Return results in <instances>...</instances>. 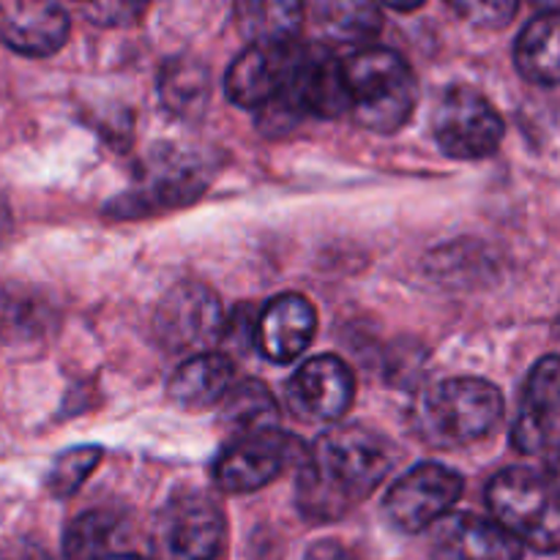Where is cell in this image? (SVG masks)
I'll return each instance as SVG.
<instances>
[{
    "label": "cell",
    "mask_w": 560,
    "mask_h": 560,
    "mask_svg": "<svg viewBox=\"0 0 560 560\" xmlns=\"http://www.w3.org/2000/svg\"><path fill=\"white\" fill-rule=\"evenodd\" d=\"M102 560H151V558H142V556H135V552H109V556H104Z\"/></svg>",
    "instance_id": "cell-32"
},
{
    "label": "cell",
    "mask_w": 560,
    "mask_h": 560,
    "mask_svg": "<svg viewBox=\"0 0 560 560\" xmlns=\"http://www.w3.org/2000/svg\"><path fill=\"white\" fill-rule=\"evenodd\" d=\"M153 331L173 353H206L224 334L222 304L206 284L180 282L159 301Z\"/></svg>",
    "instance_id": "cell-8"
},
{
    "label": "cell",
    "mask_w": 560,
    "mask_h": 560,
    "mask_svg": "<svg viewBox=\"0 0 560 560\" xmlns=\"http://www.w3.org/2000/svg\"><path fill=\"white\" fill-rule=\"evenodd\" d=\"M224 541V514L213 498L186 492L164 503L151 536V560H213Z\"/></svg>",
    "instance_id": "cell-6"
},
{
    "label": "cell",
    "mask_w": 560,
    "mask_h": 560,
    "mask_svg": "<svg viewBox=\"0 0 560 560\" xmlns=\"http://www.w3.org/2000/svg\"><path fill=\"white\" fill-rule=\"evenodd\" d=\"M545 468H547V479L550 485L560 490V438L547 448V459H545Z\"/></svg>",
    "instance_id": "cell-29"
},
{
    "label": "cell",
    "mask_w": 560,
    "mask_h": 560,
    "mask_svg": "<svg viewBox=\"0 0 560 560\" xmlns=\"http://www.w3.org/2000/svg\"><path fill=\"white\" fill-rule=\"evenodd\" d=\"M295 52L299 42L249 44L224 74V93L230 102L257 113L268 107L288 85Z\"/></svg>",
    "instance_id": "cell-11"
},
{
    "label": "cell",
    "mask_w": 560,
    "mask_h": 560,
    "mask_svg": "<svg viewBox=\"0 0 560 560\" xmlns=\"http://www.w3.org/2000/svg\"><path fill=\"white\" fill-rule=\"evenodd\" d=\"M222 421L233 435L271 430L279 427V402L262 381H241L230 386L222 402Z\"/></svg>",
    "instance_id": "cell-20"
},
{
    "label": "cell",
    "mask_w": 560,
    "mask_h": 560,
    "mask_svg": "<svg viewBox=\"0 0 560 560\" xmlns=\"http://www.w3.org/2000/svg\"><path fill=\"white\" fill-rule=\"evenodd\" d=\"M69 14L55 0H0V42L27 58H49L69 42Z\"/></svg>",
    "instance_id": "cell-13"
},
{
    "label": "cell",
    "mask_w": 560,
    "mask_h": 560,
    "mask_svg": "<svg viewBox=\"0 0 560 560\" xmlns=\"http://www.w3.org/2000/svg\"><path fill=\"white\" fill-rule=\"evenodd\" d=\"M355 397L353 370L339 355H315L288 383V402L306 421L331 424L350 410Z\"/></svg>",
    "instance_id": "cell-10"
},
{
    "label": "cell",
    "mask_w": 560,
    "mask_h": 560,
    "mask_svg": "<svg viewBox=\"0 0 560 560\" xmlns=\"http://www.w3.org/2000/svg\"><path fill=\"white\" fill-rule=\"evenodd\" d=\"M541 14H560V0H530Z\"/></svg>",
    "instance_id": "cell-31"
},
{
    "label": "cell",
    "mask_w": 560,
    "mask_h": 560,
    "mask_svg": "<svg viewBox=\"0 0 560 560\" xmlns=\"http://www.w3.org/2000/svg\"><path fill=\"white\" fill-rule=\"evenodd\" d=\"M432 135L446 156L476 162L501 148L506 124L485 93L468 85H454L438 104Z\"/></svg>",
    "instance_id": "cell-5"
},
{
    "label": "cell",
    "mask_w": 560,
    "mask_h": 560,
    "mask_svg": "<svg viewBox=\"0 0 560 560\" xmlns=\"http://www.w3.org/2000/svg\"><path fill=\"white\" fill-rule=\"evenodd\" d=\"M9 213H5V208H3V202H0V235H3V230H5V222H9Z\"/></svg>",
    "instance_id": "cell-33"
},
{
    "label": "cell",
    "mask_w": 560,
    "mask_h": 560,
    "mask_svg": "<svg viewBox=\"0 0 560 560\" xmlns=\"http://www.w3.org/2000/svg\"><path fill=\"white\" fill-rule=\"evenodd\" d=\"M153 0H91V14L93 22L98 25H131L140 20Z\"/></svg>",
    "instance_id": "cell-26"
},
{
    "label": "cell",
    "mask_w": 560,
    "mask_h": 560,
    "mask_svg": "<svg viewBox=\"0 0 560 560\" xmlns=\"http://www.w3.org/2000/svg\"><path fill=\"white\" fill-rule=\"evenodd\" d=\"M432 560H523V545L495 520L446 514L432 525Z\"/></svg>",
    "instance_id": "cell-12"
},
{
    "label": "cell",
    "mask_w": 560,
    "mask_h": 560,
    "mask_svg": "<svg viewBox=\"0 0 560 560\" xmlns=\"http://www.w3.org/2000/svg\"><path fill=\"white\" fill-rule=\"evenodd\" d=\"M465 22L485 31H501L517 14L520 0H446Z\"/></svg>",
    "instance_id": "cell-25"
},
{
    "label": "cell",
    "mask_w": 560,
    "mask_h": 560,
    "mask_svg": "<svg viewBox=\"0 0 560 560\" xmlns=\"http://www.w3.org/2000/svg\"><path fill=\"white\" fill-rule=\"evenodd\" d=\"M317 334V312L301 293H282L255 320V348L273 364H293Z\"/></svg>",
    "instance_id": "cell-14"
},
{
    "label": "cell",
    "mask_w": 560,
    "mask_h": 560,
    "mask_svg": "<svg viewBox=\"0 0 560 560\" xmlns=\"http://www.w3.org/2000/svg\"><path fill=\"white\" fill-rule=\"evenodd\" d=\"M235 27L249 44L299 42L304 25L301 0H233Z\"/></svg>",
    "instance_id": "cell-18"
},
{
    "label": "cell",
    "mask_w": 560,
    "mask_h": 560,
    "mask_svg": "<svg viewBox=\"0 0 560 560\" xmlns=\"http://www.w3.org/2000/svg\"><path fill=\"white\" fill-rule=\"evenodd\" d=\"M301 446L290 432L279 427L271 430L235 435L233 443L219 454L213 465V485L228 495H246L271 485L293 459H299Z\"/></svg>",
    "instance_id": "cell-9"
},
{
    "label": "cell",
    "mask_w": 560,
    "mask_h": 560,
    "mask_svg": "<svg viewBox=\"0 0 560 560\" xmlns=\"http://www.w3.org/2000/svg\"><path fill=\"white\" fill-rule=\"evenodd\" d=\"M118 520L113 514L85 512L69 525L63 539V558L66 560H102L113 552V539Z\"/></svg>",
    "instance_id": "cell-21"
},
{
    "label": "cell",
    "mask_w": 560,
    "mask_h": 560,
    "mask_svg": "<svg viewBox=\"0 0 560 560\" xmlns=\"http://www.w3.org/2000/svg\"><path fill=\"white\" fill-rule=\"evenodd\" d=\"M0 560H55L44 550L42 545H33V541H14V545L5 547L0 552Z\"/></svg>",
    "instance_id": "cell-27"
},
{
    "label": "cell",
    "mask_w": 560,
    "mask_h": 560,
    "mask_svg": "<svg viewBox=\"0 0 560 560\" xmlns=\"http://www.w3.org/2000/svg\"><path fill=\"white\" fill-rule=\"evenodd\" d=\"M394 468V446L361 424L334 427L315 441L299 474L295 503L310 523H337L372 495Z\"/></svg>",
    "instance_id": "cell-1"
},
{
    "label": "cell",
    "mask_w": 560,
    "mask_h": 560,
    "mask_svg": "<svg viewBox=\"0 0 560 560\" xmlns=\"http://www.w3.org/2000/svg\"><path fill=\"white\" fill-rule=\"evenodd\" d=\"M465 481L441 463H421L394 481L383 501V514L402 534H421L452 514L463 498Z\"/></svg>",
    "instance_id": "cell-7"
},
{
    "label": "cell",
    "mask_w": 560,
    "mask_h": 560,
    "mask_svg": "<svg viewBox=\"0 0 560 560\" xmlns=\"http://www.w3.org/2000/svg\"><path fill=\"white\" fill-rule=\"evenodd\" d=\"M514 66L534 85H560V14H539L514 44Z\"/></svg>",
    "instance_id": "cell-19"
},
{
    "label": "cell",
    "mask_w": 560,
    "mask_h": 560,
    "mask_svg": "<svg viewBox=\"0 0 560 560\" xmlns=\"http://www.w3.org/2000/svg\"><path fill=\"white\" fill-rule=\"evenodd\" d=\"M162 96L173 109H191V104L206 96V74L200 66L175 60L164 69Z\"/></svg>",
    "instance_id": "cell-23"
},
{
    "label": "cell",
    "mask_w": 560,
    "mask_h": 560,
    "mask_svg": "<svg viewBox=\"0 0 560 560\" xmlns=\"http://www.w3.org/2000/svg\"><path fill=\"white\" fill-rule=\"evenodd\" d=\"M233 383V359L219 353V350H206V353H195L175 370V375L167 383V397L178 408L206 410L222 402Z\"/></svg>",
    "instance_id": "cell-17"
},
{
    "label": "cell",
    "mask_w": 560,
    "mask_h": 560,
    "mask_svg": "<svg viewBox=\"0 0 560 560\" xmlns=\"http://www.w3.org/2000/svg\"><path fill=\"white\" fill-rule=\"evenodd\" d=\"M348 113L375 135H397L419 104V85L408 60L386 47H364L342 58Z\"/></svg>",
    "instance_id": "cell-2"
},
{
    "label": "cell",
    "mask_w": 560,
    "mask_h": 560,
    "mask_svg": "<svg viewBox=\"0 0 560 560\" xmlns=\"http://www.w3.org/2000/svg\"><path fill=\"white\" fill-rule=\"evenodd\" d=\"M383 3L394 11H416L419 5H424L427 0H383Z\"/></svg>",
    "instance_id": "cell-30"
},
{
    "label": "cell",
    "mask_w": 560,
    "mask_h": 560,
    "mask_svg": "<svg viewBox=\"0 0 560 560\" xmlns=\"http://www.w3.org/2000/svg\"><path fill=\"white\" fill-rule=\"evenodd\" d=\"M104 452L98 446H74L69 452L58 454L55 463L49 465L47 476H44V487L52 498H71L82 485L88 481V476L98 468Z\"/></svg>",
    "instance_id": "cell-22"
},
{
    "label": "cell",
    "mask_w": 560,
    "mask_h": 560,
    "mask_svg": "<svg viewBox=\"0 0 560 560\" xmlns=\"http://www.w3.org/2000/svg\"><path fill=\"white\" fill-rule=\"evenodd\" d=\"M560 410V355H545L525 381L523 405L512 427V446L536 454L550 441V430Z\"/></svg>",
    "instance_id": "cell-16"
},
{
    "label": "cell",
    "mask_w": 560,
    "mask_h": 560,
    "mask_svg": "<svg viewBox=\"0 0 560 560\" xmlns=\"http://www.w3.org/2000/svg\"><path fill=\"white\" fill-rule=\"evenodd\" d=\"M202 189H206V180L200 178L195 167L164 162L148 170L137 189L126 191L118 200L109 202L107 213H113V219H137L148 217V213L173 211V208L195 202L202 195Z\"/></svg>",
    "instance_id": "cell-15"
},
{
    "label": "cell",
    "mask_w": 560,
    "mask_h": 560,
    "mask_svg": "<svg viewBox=\"0 0 560 560\" xmlns=\"http://www.w3.org/2000/svg\"><path fill=\"white\" fill-rule=\"evenodd\" d=\"M304 560H355L353 552L348 550L339 541H315V545L306 550Z\"/></svg>",
    "instance_id": "cell-28"
},
{
    "label": "cell",
    "mask_w": 560,
    "mask_h": 560,
    "mask_svg": "<svg viewBox=\"0 0 560 560\" xmlns=\"http://www.w3.org/2000/svg\"><path fill=\"white\" fill-rule=\"evenodd\" d=\"M487 506L503 530L536 552L560 550V490L528 468H506L487 487Z\"/></svg>",
    "instance_id": "cell-4"
},
{
    "label": "cell",
    "mask_w": 560,
    "mask_h": 560,
    "mask_svg": "<svg viewBox=\"0 0 560 560\" xmlns=\"http://www.w3.org/2000/svg\"><path fill=\"white\" fill-rule=\"evenodd\" d=\"M331 25L345 38H370L381 27V14L372 0H339L331 9Z\"/></svg>",
    "instance_id": "cell-24"
},
{
    "label": "cell",
    "mask_w": 560,
    "mask_h": 560,
    "mask_svg": "<svg viewBox=\"0 0 560 560\" xmlns=\"http://www.w3.org/2000/svg\"><path fill=\"white\" fill-rule=\"evenodd\" d=\"M503 419V394L481 377L435 383L419 405V430L432 446L459 448L490 435Z\"/></svg>",
    "instance_id": "cell-3"
}]
</instances>
